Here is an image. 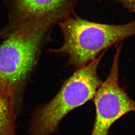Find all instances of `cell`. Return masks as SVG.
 I'll return each mask as SVG.
<instances>
[{"mask_svg":"<svg viewBox=\"0 0 135 135\" xmlns=\"http://www.w3.org/2000/svg\"><path fill=\"white\" fill-rule=\"evenodd\" d=\"M62 19L52 16L30 20L7 28L4 34L6 38L0 45V84L19 101L49 30Z\"/></svg>","mask_w":135,"mask_h":135,"instance_id":"1","label":"cell"},{"mask_svg":"<svg viewBox=\"0 0 135 135\" xmlns=\"http://www.w3.org/2000/svg\"><path fill=\"white\" fill-rule=\"evenodd\" d=\"M104 54L105 52L86 66L78 69L52 100L37 109L31 121L30 135L54 133L69 112L94 99L103 83L97 70Z\"/></svg>","mask_w":135,"mask_h":135,"instance_id":"2","label":"cell"},{"mask_svg":"<svg viewBox=\"0 0 135 135\" xmlns=\"http://www.w3.org/2000/svg\"><path fill=\"white\" fill-rule=\"evenodd\" d=\"M60 23L64 36L63 46L53 52L69 56V63L83 67L114 44L135 36V20L126 24H104L77 17H68Z\"/></svg>","mask_w":135,"mask_h":135,"instance_id":"3","label":"cell"},{"mask_svg":"<svg viewBox=\"0 0 135 135\" xmlns=\"http://www.w3.org/2000/svg\"><path fill=\"white\" fill-rule=\"evenodd\" d=\"M122 46H116L110 73L94 98L96 117L91 135H108L112 126L123 116L135 112V101L120 86L119 58Z\"/></svg>","mask_w":135,"mask_h":135,"instance_id":"4","label":"cell"},{"mask_svg":"<svg viewBox=\"0 0 135 135\" xmlns=\"http://www.w3.org/2000/svg\"><path fill=\"white\" fill-rule=\"evenodd\" d=\"M12 23L7 28L30 20L57 16L65 18L70 11L71 0H11Z\"/></svg>","mask_w":135,"mask_h":135,"instance_id":"5","label":"cell"},{"mask_svg":"<svg viewBox=\"0 0 135 135\" xmlns=\"http://www.w3.org/2000/svg\"><path fill=\"white\" fill-rule=\"evenodd\" d=\"M20 102L0 84V135H16V120Z\"/></svg>","mask_w":135,"mask_h":135,"instance_id":"6","label":"cell"},{"mask_svg":"<svg viewBox=\"0 0 135 135\" xmlns=\"http://www.w3.org/2000/svg\"><path fill=\"white\" fill-rule=\"evenodd\" d=\"M128 10L135 13V0H117Z\"/></svg>","mask_w":135,"mask_h":135,"instance_id":"7","label":"cell"}]
</instances>
